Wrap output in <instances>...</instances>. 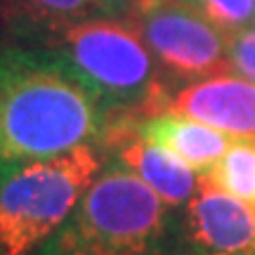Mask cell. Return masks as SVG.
I'll return each instance as SVG.
<instances>
[{"mask_svg":"<svg viewBox=\"0 0 255 255\" xmlns=\"http://www.w3.org/2000/svg\"><path fill=\"white\" fill-rule=\"evenodd\" d=\"M227 45L234 71L255 83V26H248L227 38Z\"/></svg>","mask_w":255,"mask_h":255,"instance_id":"cell-13","label":"cell"},{"mask_svg":"<svg viewBox=\"0 0 255 255\" xmlns=\"http://www.w3.org/2000/svg\"><path fill=\"white\" fill-rule=\"evenodd\" d=\"M137 132L146 142L177 156L199 175L210 173L213 165L225 156V151L234 142L229 135L220 132L215 128L168 109L149 114V116H139Z\"/></svg>","mask_w":255,"mask_h":255,"instance_id":"cell-9","label":"cell"},{"mask_svg":"<svg viewBox=\"0 0 255 255\" xmlns=\"http://www.w3.org/2000/svg\"><path fill=\"white\" fill-rule=\"evenodd\" d=\"M161 69L177 81H203L237 73L227 38L191 0H156L132 17Z\"/></svg>","mask_w":255,"mask_h":255,"instance_id":"cell-5","label":"cell"},{"mask_svg":"<svg viewBox=\"0 0 255 255\" xmlns=\"http://www.w3.org/2000/svg\"><path fill=\"white\" fill-rule=\"evenodd\" d=\"M104 2L109 5V9L114 14L132 19V17H137V14H142L144 9L151 7L156 0H104Z\"/></svg>","mask_w":255,"mask_h":255,"instance_id":"cell-14","label":"cell"},{"mask_svg":"<svg viewBox=\"0 0 255 255\" xmlns=\"http://www.w3.org/2000/svg\"><path fill=\"white\" fill-rule=\"evenodd\" d=\"M191 244L213 253H255V203L232 196L199 177V189L184 210Z\"/></svg>","mask_w":255,"mask_h":255,"instance_id":"cell-7","label":"cell"},{"mask_svg":"<svg viewBox=\"0 0 255 255\" xmlns=\"http://www.w3.org/2000/svg\"><path fill=\"white\" fill-rule=\"evenodd\" d=\"M109 109L55 50H0V182L33 161L92 144Z\"/></svg>","mask_w":255,"mask_h":255,"instance_id":"cell-1","label":"cell"},{"mask_svg":"<svg viewBox=\"0 0 255 255\" xmlns=\"http://www.w3.org/2000/svg\"><path fill=\"white\" fill-rule=\"evenodd\" d=\"M119 116L121 119L116 121V126L107 123L104 128L107 139L111 146H116V161L139 175L170 208L189 203V199L199 189L201 175L170 151L146 142L137 132V121H130V116L135 114H119Z\"/></svg>","mask_w":255,"mask_h":255,"instance_id":"cell-8","label":"cell"},{"mask_svg":"<svg viewBox=\"0 0 255 255\" xmlns=\"http://www.w3.org/2000/svg\"><path fill=\"white\" fill-rule=\"evenodd\" d=\"M203 177L232 196L255 203V139H234Z\"/></svg>","mask_w":255,"mask_h":255,"instance_id":"cell-11","label":"cell"},{"mask_svg":"<svg viewBox=\"0 0 255 255\" xmlns=\"http://www.w3.org/2000/svg\"><path fill=\"white\" fill-rule=\"evenodd\" d=\"M104 168L95 144L33 161L0 182V255H33L71 218Z\"/></svg>","mask_w":255,"mask_h":255,"instance_id":"cell-4","label":"cell"},{"mask_svg":"<svg viewBox=\"0 0 255 255\" xmlns=\"http://www.w3.org/2000/svg\"><path fill=\"white\" fill-rule=\"evenodd\" d=\"M253 7H255V0H253Z\"/></svg>","mask_w":255,"mask_h":255,"instance_id":"cell-16","label":"cell"},{"mask_svg":"<svg viewBox=\"0 0 255 255\" xmlns=\"http://www.w3.org/2000/svg\"><path fill=\"white\" fill-rule=\"evenodd\" d=\"M19 17L33 26L45 28L47 33L81 19L114 14L104 0H9Z\"/></svg>","mask_w":255,"mask_h":255,"instance_id":"cell-10","label":"cell"},{"mask_svg":"<svg viewBox=\"0 0 255 255\" xmlns=\"http://www.w3.org/2000/svg\"><path fill=\"white\" fill-rule=\"evenodd\" d=\"M170 206L121 161L104 163L64 227L33 255H168Z\"/></svg>","mask_w":255,"mask_h":255,"instance_id":"cell-2","label":"cell"},{"mask_svg":"<svg viewBox=\"0 0 255 255\" xmlns=\"http://www.w3.org/2000/svg\"><path fill=\"white\" fill-rule=\"evenodd\" d=\"M225 38L248 28L255 21L253 0H191Z\"/></svg>","mask_w":255,"mask_h":255,"instance_id":"cell-12","label":"cell"},{"mask_svg":"<svg viewBox=\"0 0 255 255\" xmlns=\"http://www.w3.org/2000/svg\"><path fill=\"white\" fill-rule=\"evenodd\" d=\"M208 255H255V253H208Z\"/></svg>","mask_w":255,"mask_h":255,"instance_id":"cell-15","label":"cell"},{"mask_svg":"<svg viewBox=\"0 0 255 255\" xmlns=\"http://www.w3.org/2000/svg\"><path fill=\"white\" fill-rule=\"evenodd\" d=\"M165 109L201 121L232 139H255V83L239 73L187 83L170 95Z\"/></svg>","mask_w":255,"mask_h":255,"instance_id":"cell-6","label":"cell"},{"mask_svg":"<svg viewBox=\"0 0 255 255\" xmlns=\"http://www.w3.org/2000/svg\"><path fill=\"white\" fill-rule=\"evenodd\" d=\"M52 50L64 57L109 109L149 116L163 111L173 92L163 69L132 19L119 14L81 19L50 31Z\"/></svg>","mask_w":255,"mask_h":255,"instance_id":"cell-3","label":"cell"}]
</instances>
